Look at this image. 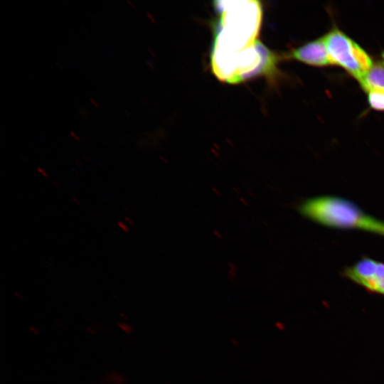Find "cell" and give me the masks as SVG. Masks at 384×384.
Masks as SVG:
<instances>
[{
    "instance_id": "1",
    "label": "cell",
    "mask_w": 384,
    "mask_h": 384,
    "mask_svg": "<svg viewBox=\"0 0 384 384\" xmlns=\"http://www.w3.org/2000/svg\"><path fill=\"white\" fill-rule=\"evenodd\" d=\"M298 210L316 223L339 229L356 228L370 232L375 220L352 201L334 196L308 198L299 205Z\"/></svg>"
},
{
    "instance_id": "2",
    "label": "cell",
    "mask_w": 384,
    "mask_h": 384,
    "mask_svg": "<svg viewBox=\"0 0 384 384\" xmlns=\"http://www.w3.org/2000/svg\"><path fill=\"white\" fill-rule=\"evenodd\" d=\"M333 65H338L359 82L373 67L370 55L336 26L324 35Z\"/></svg>"
},
{
    "instance_id": "3",
    "label": "cell",
    "mask_w": 384,
    "mask_h": 384,
    "mask_svg": "<svg viewBox=\"0 0 384 384\" xmlns=\"http://www.w3.org/2000/svg\"><path fill=\"white\" fill-rule=\"evenodd\" d=\"M344 277L363 287L370 293L384 296V263L363 257L342 272Z\"/></svg>"
},
{
    "instance_id": "4",
    "label": "cell",
    "mask_w": 384,
    "mask_h": 384,
    "mask_svg": "<svg viewBox=\"0 0 384 384\" xmlns=\"http://www.w3.org/2000/svg\"><path fill=\"white\" fill-rule=\"evenodd\" d=\"M287 58L314 67L333 65L324 36L294 48L287 55Z\"/></svg>"
},
{
    "instance_id": "5",
    "label": "cell",
    "mask_w": 384,
    "mask_h": 384,
    "mask_svg": "<svg viewBox=\"0 0 384 384\" xmlns=\"http://www.w3.org/2000/svg\"><path fill=\"white\" fill-rule=\"evenodd\" d=\"M358 82L365 92L371 89L384 90V65L374 64Z\"/></svg>"
},
{
    "instance_id": "6",
    "label": "cell",
    "mask_w": 384,
    "mask_h": 384,
    "mask_svg": "<svg viewBox=\"0 0 384 384\" xmlns=\"http://www.w3.org/2000/svg\"><path fill=\"white\" fill-rule=\"evenodd\" d=\"M366 92L369 107L377 111H384V90L371 89Z\"/></svg>"
},
{
    "instance_id": "7",
    "label": "cell",
    "mask_w": 384,
    "mask_h": 384,
    "mask_svg": "<svg viewBox=\"0 0 384 384\" xmlns=\"http://www.w3.org/2000/svg\"><path fill=\"white\" fill-rule=\"evenodd\" d=\"M372 233L384 236V223L377 220L373 227Z\"/></svg>"
},
{
    "instance_id": "8",
    "label": "cell",
    "mask_w": 384,
    "mask_h": 384,
    "mask_svg": "<svg viewBox=\"0 0 384 384\" xmlns=\"http://www.w3.org/2000/svg\"><path fill=\"white\" fill-rule=\"evenodd\" d=\"M119 327L124 332L129 334L132 331V327L126 323L120 322L118 324Z\"/></svg>"
},
{
    "instance_id": "9",
    "label": "cell",
    "mask_w": 384,
    "mask_h": 384,
    "mask_svg": "<svg viewBox=\"0 0 384 384\" xmlns=\"http://www.w3.org/2000/svg\"><path fill=\"white\" fill-rule=\"evenodd\" d=\"M230 341L233 344V346H238L239 345V341L238 340H236L235 338H231Z\"/></svg>"
},
{
    "instance_id": "10",
    "label": "cell",
    "mask_w": 384,
    "mask_h": 384,
    "mask_svg": "<svg viewBox=\"0 0 384 384\" xmlns=\"http://www.w3.org/2000/svg\"><path fill=\"white\" fill-rule=\"evenodd\" d=\"M70 134L77 140V141H79L80 140V138L78 137V136L76 135V134L73 132H70Z\"/></svg>"
},
{
    "instance_id": "11",
    "label": "cell",
    "mask_w": 384,
    "mask_h": 384,
    "mask_svg": "<svg viewBox=\"0 0 384 384\" xmlns=\"http://www.w3.org/2000/svg\"><path fill=\"white\" fill-rule=\"evenodd\" d=\"M90 101L96 107H99V105L92 98H90Z\"/></svg>"
},
{
    "instance_id": "12",
    "label": "cell",
    "mask_w": 384,
    "mask_h": 384,
    "mask_svg": "<svg viewBox=\"0 0 384 384\" xmlns=\"http://www.w3.org/2000/svg\"><path fill=\"white\" fill-rule=\"evenodd\" d=\"M381 58H382V64L384 65V51L381 53Z\"/></svg>"
},
{
    "instance_id": "13",
    "label": "cell",
    "mask_w": 384,
    "mask_h": 384,
    "mask_svg": "<svg viewBox=\"0 0 384 384\" xmlns=\"http://www.w3.org/2000/svg\"><path fill=\"white\" fill-rule=\"evenodd\" d=\"M127 3L133 8V9H135L134 6H133V4H132V2L130 1H127Z\"/></svg>"
}]
</instances>
